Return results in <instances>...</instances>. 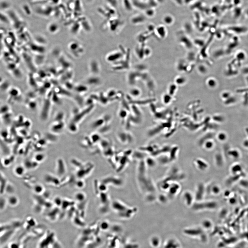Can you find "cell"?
Here are the masks:
<instances>
[{"label": "cell", "instance_id": "obj_16", "mask_svg": "<svg viewBox=\"0 0 248 248\" xmlns=\"http://www.w3.org/2000/svg\"><path fill=\"white\" fill-rule=\"evenodd\" d=\"M192 1L193 0H184V1L185 3H186V4H188V3H189Z\"/></svg>", "mask_w": 248, "mask_h": 248}, {"label": "cell", "instance_id": "obj_7", "mask_svg": "<svg viewBox=\"0 0 248 248\" xmlns=\"http://www.w3.org/2000/svg\"><path fill=\"white\" fill-rule=\"evenodd\" d=\"M7 202V200L5 198H0V210H2L5 208Z\"/></svg>", "mask_w": 248, "mask_h": 248}, {"label": "cell", "instance_id": "obj_6", "mask_svg": "<svg viewBox=\"0 0 248 248\" xmlns=\"http://www.w3.org/2000/svg\"><path fill=\"white\" fill-rule=\"evenodd\" d=\"M226 104L228 105L233 104L236 103L237 100L236 98L233 96H230L228 99H226Z\"/></svg>", "mask_w": 248, "mask_h": 248}, {"label": "cell", "instance_id": "obj_9", "mask_svg": "<svg viewBox=\"0 0 248 248\" xmlns=\"http://www.w3.org/2000/svg\"><path fill=\"white\" fill-rule=\"evenodd\" d=\"M146 14L149 16H152L154 15V11L153 10H149L146 12Z\"/></svg>", "mask_w": 248, "mask_h": 248}, {"label": "cell", "instance_id": "obj_8", "mask_svg": "<svg viewBox=\"0 0 248 248\" xmlns=\"http://www.w3.org/2000/svg\"><path fill=\"white\" fill-rule=\"evenodd\" d=\"M213 143L211 142H207L205 143V147L207 149L211 148L213 147Z\"/></svg>", "mask_w": 248, "mask_h": 248}, {"label": "cell", "instance_id": "obj_1", "mask_svg": "<svg viewBox=\"0 0 248 248\" xmlns=\"http://www.w3.org/2000/svg\"><path fill=\"white\" fill-rule=\"evenodd\" d=\"M7 202L10 205L12 206H15L16 205L18 202V198L17 196L13 195H11L9 196L7 200Z\"/></svg>", "mask_w": 248, "mask_h": 248}, {"label": "cell", "instance_id": "obj_10", "mask_svg": "<svg viewBox=\"0 0 248 248\" xmlns=\"http://www.w3.org/2000/svg\"><path fill=\"white\" fill-rule=\"evenodd\" d=\"M138 91L136 90H132L131 91V94L133 96H138L139 94Z\"/></svg>", "mask_w": 248, "mask_h": 248}, {"label": "cell", "instance_id": "obj_2", "mask_svg": "<svg viewBox=\"0 0 248 248\" xmlns=\"http://www.w3.org/2000/svg\"><path fill=\"white\" fill-rule=\"evenodd\" d=\"M229 154L234 159H237L240 156V152L236 149H232L229 152Z\"/></svg>", "mask_w": 248, "mask_h": 248}, {"label": "cell", "instance_id": "obj_15", "mask_svg": "<svg viewBox=\"0 0 248 248\" xmlns=\"http://www.w3.org/2000/svg\"><path fill=\"white\" fill-rule=\"evenodd\" d=\"M175 2H176L177 3V4L179 5H181L183 3V2L184 1H183V0H175Z\"/></svg>", "mask_w": 248, "mask_h": 248}, {"label": "cell", "instance_id": "obj_13", "mask_svg": "<svg viewBox=\"0 0 248 248\" xmlns=\"http://www.w3.org/2000/svg\"><path fill=\"white\" fill-rule=\"evenodd\" d=\"M126 112L124 111H121L120 112V116L121 118H124L126 117Z\"/></svg>", "mask_w": 248, "mask_h": 248}, {"label": "cell", "instance_id": "obj_12", "mask_svg": "<svg viewBox=\"0 0 248 248\" xmlns=\"http://www.w3.org/2000/svg\"><path fill=\"white\" fill-rule=\"evenodd\" d=\"M222 96L223 98H225V99H227L228 98H229L230 96H231V95H230V93L226 92L224 93V94H223Z\"/></svg>", "mask_w": 248, "mask_h": 248}, {"label": "cell", "instance_id": "obj_4", "mask_svg": "<svg viewBox=\"0 0 248 248\" xmlns=\"http://www.w3.org/2000/svg\"><path fill=\"white\" fill-rule=\"evenodd\" d=\"M24 171V169L23 167L20 166L16 167L15 169V173L19 176L23 175Z\"/></svg>", "mask_w": 248, "mask_h": 248}, {"label": "cell", "instance_id": "obj_17", "mask_svg": "<svg viewBox=\"0 0 248 248\" xmlns=\"http://www.w3.org/2000/svg\"><path fill=\"white\" fill-rule=\"evenodd\" d=\"M158 1L160 2L161 3L163 2V1H164V0H157Z\"/></svg>", "mask_w": 248, "mask_h": 248}, {"label": "cell", "instance_id": "obj_18", "mask_svg": "<svg viewBox=\"0 0 248 248\" xmlns=\"http://www.w3.org/2000/svg\"><path fill=\"white\" fill-rule=\"evenodd\" d=\"M246 131H247V133L248 135V128H247V129H246Z\"/></svg>", "mask_w": 248, "mask_h": 248}, {"label": "cell", "instance_id": "obj_5", "mask_svg": "<svg viewBox=\"0 0 248 248\" xmlns=\"http://www.w3.org/2000/svg\"><path fill=\"white\" fill-rule=\"evenodd\" d=\"M227 138V135L224 132H220L217 135V138L220 141H224Z\"/></svg>", "mask_w": 248, "mask_h": 248}, {"label": "cell", "instance_id": "obj_14", "mask_svg": "<svg viewBox=\"0 0 248 248\" xmlns=\"http://www.w3.org/2000/svg\"><path fill=\"white\" fill-rule=\"evenodd\" d=\"M243 145L244 147L248 148V139H246L244 140L243 142Z\"/></svg>", "mask_w": 248, "mask_h": 248}, {"label": "cell", "instance_id": "obj_11", "mask_svg": "<svg viewBox=\"0 0 248 248\" xmlns=\"http://www.w3.org/2000/svg\"><path fill=\"white\" fill-rule=\"evenodd\" d=\"M248 91V89H243L237 90L236 92L238 93H247Z\"/></svg>", "mask_w": 248, "mask_h": 248}, {"label": "cell", "instance_id": "obj_3", "mask_svg": "<svg viewBox=\"0 0 248 248\" xmlns=\"http://www.w3.org/2000/svg\"><path fill=\"white\" fill-rule=\"evenodd\" d=\"M163 21L166 24H171L174 21L173 18L170 15H167L163 18Z\"/></svg>", "mask_w": 248, "mask_h": 248}]
</instances>
